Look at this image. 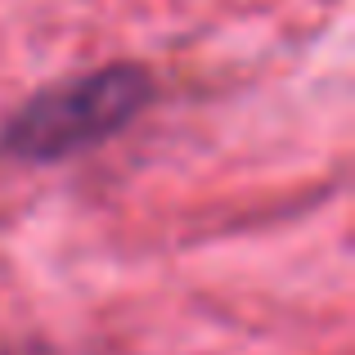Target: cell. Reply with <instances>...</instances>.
I'll return each instance as SVG.
<instances>
[{"label":"cell","instance_id":"cell-1","mask_svg":"<svg viewBox=\"0 0 355 355\" xmlns=\"http://www.w3.org/2000/svg\"><path fill=\"white\" fill-rule=\"evenodd\" d=\"M153 95L144 68L113 63V68L81 72L72 81L32 95L0 130V153L23 162H59L99 139L117 135Z\"/></svg>","mask_w":355,"mask_h":355}]
</instances>
